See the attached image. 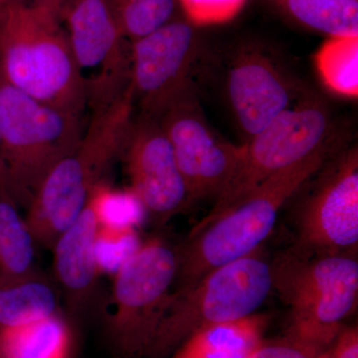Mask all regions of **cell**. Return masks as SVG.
Returning <instances> with one entry per match:
<instances>
[{
	"label": "cell",
	"instance_id": "obj_6",
	"mask_svg": "<svg viewBox=\"0 0 358 358\" xmlns=\"http://www.w3.org/2000/svg\"><path fill=\"white\" fill-rule=\"evenodd\" d=\"M81 115L0 85V134L16 203L27 208L43 179L82 140Z\"/></svg>",
	"mask_w": 358,
	"mask_h": 358
},
{
	"label": "cell",
	"instance_id": "obj_33",
	"mask_svg": "<svg viewBox=\"0 0 358 358\" xmlns=\"http://www.w3.org/2000/svg\"><path fill=\"white\" fill-rule=\"evenodd\" d=\"M0 358H1V357H0Z\"/></svg>",
	"mask_w": 358,
	"mask_h": 358
},
{
	"label": "cell",
	"instance_id": "obj_29",
	"mask_svg": "<svg viewBox=\"0 0 358 358\" xmlns=\"http://www.w3.org/2000/svg\"><path fill=\"white\" fill-rule=\"evenodd\" d=\"M67 0H29L28 4L38 8L43 9V10L48 11L54 15L61 16V10H62L63 6Z\"/></svg>",
	"mask_w": 358,
	"mask_h": 358
},
{
	"label": "cell",
	"instance_id": "obj_26",
	"mask_svg": "<svg viewBox=\"0 0 358 358\" xmlns=\"http://www.w3.org/2000/svg\"><path fill=\"white\" fill-rule=\"evenodd\" d=\"M322 350L287 334L281 338L264 341L249 358H322Z\"/></svg>",
	"mask_w": 358,
	"mask_h": 358
},
{
	"label": "cell",
	"instance_id": "obj_19",
	"mask_svg": "<svg viewBox=\"0 0 358 358\" xmlns=\"http://www.w3.org/2000/svg\"><path fill=\"white\" fill-rule=\"evenodd\" d=\"M289 17L329 37L358 36V0H271Z\"/></svg>",
	"mask_w": 358,
	"mask_h": 358
},
{
	"label": "cell",
	"instance_id": "obj_30",
	"mask_svg": "<svg viewBox=\"0 0 358 358\" xmlns=\"http://www.w3.org/2000/svg\"><path fill=\"white\" fill-rule=\"evenodd\" d=\"M29 0H6L7 4H27Z\"/></svg>",
	"mask_w": 358,
	"mask_h": 358
},
{
	"label": "cell",
	"instance_id": "obj_28",
	"mask_svg": "<svg viewBox=\"0 0 358 358\" xmlns=\"http://www.w3.org/2000/svg\"><path fill=\"white\" fill-rule=\"evenodd\" d=\"M0 192L6 193L14 199L13 186H11L10 178H9L8 171H7L3 150H2L1 134H0Z\"/></svg>",
	"mask_w": 358,
	"mask_h": 358
},
{
	"label": "cell",
	"instance_id": "obj_15",
	"mask_svg": "<svg viewBox=\"0 0 358 358\" xmlns=\"http://www.w3.org/2000/svg\"><path fill=\"white\" fill-rule=\"evenodd\" d=\"M99 224L93 204L87 200L83 210L54 244V271L72 308L86 303L95 288L99 270L95 244Z\"/></svg>",
	"mask_w": 358,
	"mask_h": 358
},
{
	"label": "cell",
	"instance_id": "obj_5",
	"mask_svg": "<svg viewBox=\"0 0 358 358\" xmlns=\"http://www.w3.org/2000/svg\"><path fill=\"white\" fill-rule=\"evenodd\" d=\"M272 289L271 263L259 249L173 289L145 358L169 357L202 327L253 315Z\"/></svg>",
	"mask_w": 358,
	"mask_h": 358
},
{
	"label": "cell",
	"instance_id": "obj_11",
	"mask_svg": "<svg viewBox=\"0 0 358 358\" xmlns=\"http://www.w3.org/2000/svg\"><path fill=\"white\" fill-rule=\"evenodd\" d=\"M87 103L103 107L128 87L131 60L109 0H69L61 10Z\"/></svg>",
	"mask_w": 358,
	"mask_h": 358
},
{
	"label": "cell",
	"instance_id": "obj_8",
	"mask_svg": "<svg viewBox=\"0 0 358 358\" xmlns=\"http://www.w3.org/2000/svg\"><path fill=\"white\" fill-rule=\"evenodd\" d=\"M178 251L160 239L143 242L114 275L105 333L115 358L145 357L166 310Z\"/></svg>",
	"mask_w": 358,
	"mask_h": 358
},
{
	"label": "cell",
	"instance_id": "obj_32",
	"mask_svg": "<svg viewBox=\"0 0 358 358\" xmlns=\"http://www.w3.org/2000/svg\"><path fill=\"white\" fill-rule=\"evenodd\" d=\"M6 6V0H0V7Z\"/></svg>",
	"mask_w": 358,
	"mask_h": 358
},
{
	"label": "cell",
	"instance_id": "obj_13",
	"mask_svg": "<svg viewBox=\"0 0 358 358\" xmlns=\"http://www.w3.org/2000/svg\"><path fill=\"white\" fill-rule=\"evenodd\" d=\"M122 152L129 188L155 223L164 225L193 203L159 120L141 113L134 117Z\"/></svg>",
	"mask_w": 358,
	"mask_h": 358
},
{
	"label": "cell",
	"instance_id": "obj_9",
	"mask_svg": "<svg viewBox=\"0 0 358 358\" xmlns=\"http://www.w3.org/2000/svg\"><path fill=\"white\" fill-rule=\"evenodd\" d=\"M296 215L293 248L307 254L357 255L358 150H339L317 171Z\"/></svg>",
	"mask_w": 358,
	"mask_h": 358
},
{
	"label": "cell",
	"instance_id": "obj_24",
	"mask_svg": "<svg viewBox=\"0 0 358 358\" xmlns=\"http://www.w3.org/2000/svg\"><path fill=\"white\" fill-rule=\"evenodd\" d=\"M134 228H99L95 258L99 273L114 275L141 246Z\"/></svg>",
	"mask_w": 358,
	"mask_h": 358
},
{
	"label": "cell",
	"instance_id": "obj_23",
	"mask_svg": "<svg viewBox=\"0 0 358 358\" xmlns=\"http://www.w3.org/2000/svg\"><path fill=\"white\" fill-rule=\"evenodd\" d=\"M88 199L93 204L101 227L134 228L145 213L131 188L115 189L100 181L90 192Z\"/></svg>",
	"mask_w": 358,
	"mask_h": 358
},
{
	"label": "cell",
	"instance_id": "obj_27",
	"mask_svg": "<svg viewBox=\"0 0 358 358\" xmlns=\"http://www.w3.org/2000/svg\"><path fill=\"white\" fill-rule=\"evenodd\" d=\"M322 358H358V327H343Z\"/></svg>",
	"mask_w": 358,
	"mask_h": 358
},
{
	"label": "cell",
	"instance_id": "obj_22",
	"mask_svg": "<svg viewBox=\"0 0 358 358\" xmlns=\"http://www.w3.org/2000/svg\"><path fill=\"white\" fill-rule=\"evenodd\" d=\"M122 36L131 42L176 17L178 0H109Z\"/></svg>",
	"mask_w": 358,
	"mask_h": 358
},
{
	"label": "cell",
	"instance_id": "obj_20",
	"mask_svg": "<svg viewBox=\"0 0 358 358\" xmlns=\"http://www.w3.org/2000/svg\"><path fill=\"white\" fill-rule=\"evenodd\" d=\"M35 241L17 203L0 192V273L11 277L36 274Z\"/></svg>",
	"mask_w": 358,
	"mask_h": 358
},
{
	"label": "cell",
	"instance_id": "obj_12",
	"mask_svg": "<svg viewBox=\"0 0 358 358\" xmlns=\"http://www.w3.org/2000/svg\"><path fill=\"white\" fill-rule=\"evenodd\" d=\"M192 201L217 199L230 182L245 145L224 141L209 126L196 91L176 101L159 117Z\"/></svg>",
	"mask_w": 358,
	"mask_h": 358
},
{
	"label": "cell",
	"instance_id": "obj_7",
	"mask_svg": "<svg viewBox=\"0 0 358 358\" xmlns=\"http://www.w3.org/2000/svg\"><path fill=\"white\" fill-rule=\"evenodd\" d=\"M331 110L303 96L272 124L244 143V154L213 208L192 230L199 229L241 202L280 171L308 159L339 140Z\"/></svg>",
	"mask_w": 358,
	"mask_h": 358
},
{
	"label": "cell",
	"instance_id": "obj_10",
	"mask_svg": "<svg viewBox=\"0 0 358 358\" xmlns=\"http://www.w3.org/2000/svg\"><path fill=\"white\" fill-rule=\"evenodd\" d=\"M201 56L196 26L176 17L131 42L129 87L141 114L159 120L179 99L195 90Z\"/></svg>",
	"mask_w": 358,
	"mask_h": 358
},
{
	"label": "cell",
	"instance_id": "obj_17",
	"mask_svg": "<svg viewBox=\"0 0 358 358\" xmlns=\"http://www.w3.org/2000/svg\"><path fill=\"white\" fill-rule=\"evenodd\" d=\"M69 327L58 313L15 327H0L1 358H68Z\"/></svg>",
	"mask_w": 358,
	"mask_h": 358
},
{
	"label": "cell",
	"instance_id": "obj_14",
	"mask_svg": "<svg viewBox=\"0 0 358 358\" xmlns=\"http://www.w3.org/2000/svg\"><path fill=\"white\" fill-rule=\"evenodd\" d=\"M227 92L238 124L248 140L303 96H299V87L274 59L254 46L241 47L233 56Z\"/></svg>",
	"mask_w": 358,
	"mask_h": 358
},
{
	"label": "cell",
	"instance_id": "obj_18",
	"mask_svg": "<svg viewBox=\"0 0 358 358\" xmlns=\"http://www.w3.org/2000/svg\"><path fill=\"white\" fill-rule=\"evenodd\" d=\"M50 284L38 274L11 277L0 273V327L27 324L58 313Z\"/></svg>",
	"mask_w": 358,
	"mask_h": 358
},
{
	"label": "cell",
	"instance_id": "obj_1",
	"mask_svg": "<svg viewBox=\"0 0 358 358\" xmlns=\"http://www.w3.org/2000/svg\"><path fill=\"white\" fill-rule=\"evenodd\" d=\"M341 140L268 178L241 202L199 229L190 231L178 251L176 289L250 255L274 229L285 204L341 150Z\"/></svg>",
	"mask_w": 358,
	"mask_h": 358
},
{
	"label": "cell",
	"instance_id": "obj_4",
	"mask_svg": "<svg viewBox=\"0 0 358 358\" xmlns=\"http://www.w3.org/2000/svg\"><path fill=\"white\" fill-rule=\"evenodd\" d=\"M271 270L273 289L291 310L288 334L324 352L357 308V255H315L289 247Z\"/></svg>",
	"mask_w": 358,
	"mask_h": 358
},
{
	"label": "cell",
	"instance_id": "obj_2",
	"mask_svg": "<svg viewBox=\"0 0 358 358\" xmlns=\"http://www.w3.org/2000/svg\"><path fill=\"white\" fill-rule=\"evenodd\" d=\"M134 109L128 85L114 101L94 110L79 145L49 171L28 205L25 221L35 243L53 248L59 236L76 220L90 192L122 154Z\"/></svg>",
	"mask_w": 358,
	"mask_h": 358
},
{
	"label": "cell",
	"instance_id": "obj_16",
	"mask_svg": "<svg viewBox=\"0 0 358 358\" xmlns=\"http://www.w3.org/2000/svg\"><path fill=\"white\" fill-rule=\"evenodd\" d=\"M268 317L243 319L202 327L176 348L171 358H249L264 341Z\"/></svg>",
	"mask_w": 358,
	"mask_h": 358
},
{
	"label": "cell",
	"instance_id": "obj_31",
	"mask_svg": "<svg viewBox=\"0 0 358 358\" xmlns=\"http://www.w3.org/2000/svg\"><path fill=\"white\" fill-rule=\"evenodd\" d=\"M2 81H3V76H2L1 64H0V85H1Z\"/></svg>",
	"mask_w": 358,
	"mask_h": 358
},
{
	"label": "cell",
	"instance_id": "obj_3",
	"mask_svg": "<svg viewBox=\"0 0 358 358\" xmlns=\"http://www.w3.org/2000/svg\"><path fill=\"white\" fill-rule=\"evenodd\" d=\"M4 81L39 102L82 115L86 90L59 16L31 6L0 7Z\"/></svg>",
	"mask_w": 358,
	"mask_h": 358
},
{
	"label": "cell",
	"instance_id": "obj_25",
	"mask_svg": "<svg viewBox=\"0 0 358 358\" xmlns=\"http://www.w3.org/2000/svg\"><path fill=\"white\" fill-rule=\"evenodd\" d=\"M246 0H178L185 20L195 26L218 24L234 18Z\"/></svg>",
	"mask_w": 358,
	"mask_h": 358
},
{
	"label": "cell",
	"instance_id": "obj_21",
	"mask_svg": "<svg viewBox=\"0 0 358 358\" xmlns=\"http://www.w3.org/2000/svg\"><path fill=\"white\" fill-rule=\"evenodd\" d=\"M324 85L339 96L358 95V36L329 37L315 55Z\"/></svg>",
	"mask_w": 358,
	"mask_h": 358
}]
</instances>
